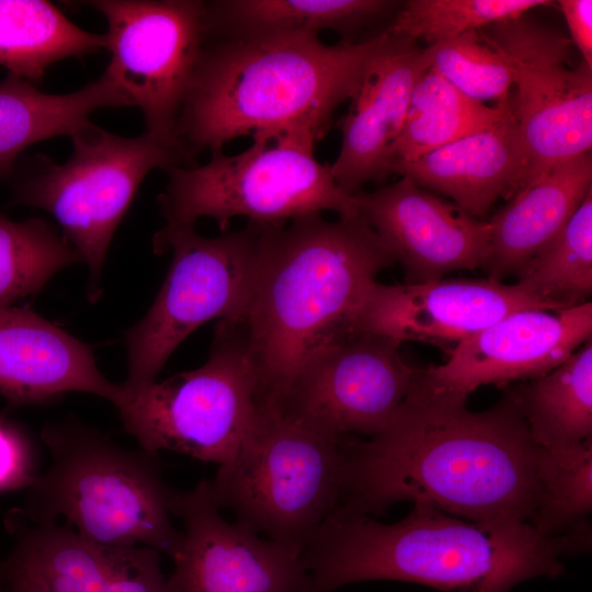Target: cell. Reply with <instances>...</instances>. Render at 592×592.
<instances>
[{
  "mask_svg": "<svg viewBox=\"0 0 592 592\" xmlns=\"http://www.w3.org/2000/svg\"><path fill=\"white\" fill-rule=\"evenodd\" d=\"M387 32L327 45L315 33L205 37L177 124L190 161L239 137L272 139L296 130L322 138L333 113L356 93Z\"/></svg>",
  "mask_w": 592,
  "mask_h": 592,
  "instance_id": "3957f363",
  "label": "cell"
},
{
  "mask_svg": "<svg viewBox=\"0 0 592 592\" xmlns=\"http://www.w3.org/2000/svg\"><path fill=\"white\" fill-rule=\"evenodd\" d=\"M479 32L513 70L512 113L527 159L523 186L565 160L590 153L592 68L574 60L570 38L526 14Z\"/></svg>",
  "mask_w": 592,
  "mask_h": 592,
  "instance_id": "8fae6325",
  "label": "cell"
},
{
  "mask_svg": "<svg viewBox=\"0 0 592 592\" xmlns=\"http://www.w3.org/2000/svg\"><path fill=\"white\" fill-rule=\"evenodd\" d=\"M511 394L537 446H561L591 437L592 340L559 366Z\"/></svg>",
  "mask_w": 592,
  "mask_h": 592,
  "instance_id": "4316f807",
  "label": "cell"
},
{
  "mask_svg": "<svg viewBox=\"0 0 592 592\" xmlns=\"http://www.w3.org/2000/svg\"><path fill=\"white\" fill-rule=\"evenodd\" d=\"M394 262L362 214L262 224L249 300L232 321L246 335L258 406L277 408L312 356L357 335L376 276Z\"/></svg>",
  "mask_w": 592,
  "mask_h": 592,
  "instance_id": "7a4b0ae2",
  "label": "cell"
},
{
  "mask_svg": "<svg viewBox=\"0 0 592 592\" xmlns=\"http://www.w3.org/2000/svg\"><path fill=\"white\" fill-rule=\"evenodd\" d=\"M107 47L106 34L84 31L43 0H0V66L33 84L48 67Z\"/></svg>",
  "mask_w": 592,
  "mask_h": 592,
  "instance_id": "484cf974",
  "label": "cell"
},
{
  "mask_svg": "<svg viewBox=\"0 0 592 592\" xmlns=\"http://www.w3.org/2000/svg\"><path fill=\"white\" fill-rule=\"evenodd\" d=\"M590 191V153L554 166L519 190L488 221L490 250L482 267L490 278L519 274L563 229Z\"/></svg>",
  "mask_w": 592,
  "mask_h": 592,
  "instance_id": "44dd1931",
  "label": "cell"
},
{
  "mask_svg": "<svg viewBox=\"0 0 592 592\" xmlns=\"http://www.w3.org/2000/svg\"><path fill=\"white\" fill-rule=\"evenodd\" d=\"M8 557L52 592H106L113 547L98 545L59 522H33L21 508L4 514Z\"/></svg>",
  "mask_w": 592,
  "mask_h": 592,
  "instance_id": "cb8c5ba5",
  "label": "cell"
},
{
  "mask_svg": "<svg viewBox=\"0 0 592 592\" xmlns=\"http://www.w3.org/2000/svg\"><path fill=\"white\" fill-rule=\"evenodd\" d=\"M398 2L389 0H220L205 1L208 37L260 33H315L329 30L353 37L388 16Z\"/></svg>",
  "mask_w": 592,
  "mask_h": 592,
  "instance_id": "603a6c76",
  "label": "cell"
},
{
  "mask_svg": "<svg viewBox=\"0 0 592 592\" xmlns=\"http://www.w3.org/2000/svg\"><path fill=\"white\" fill-rule=\"evenodd\" d=\"M525 149L512 111L487 129L467 135L395 170L422 189L446 195L474 217L524 185Z\"/></svg>",
  "mask_w": 592,
  "mask_h": 592,
  "instance_id": "ffe728a7",
  "label": "cell"
},
{
  "mask_svg": "<svg viewBox=\"0 0 592 592\" xmlns=\"http://www.w3.org/2000/svg\"><path fill=\"white\" fill-rule=\"evenodd\" d=\"M39 474L34 439L9 411H0V494L26 490Z\"/></svg>",
  "mask_w": 592,
  "mask_h": 592,
  "instance_id": "d6a6232c",
  "label": "cell"
},
{
  "mask_svg": "<svg viewBox=\"0 0 592 592\" xmlns=\"http://www.w3.org/2000/svg\"><path fill=\"white\" fill-rule=\"evenodd\" d=\"M570 33V41L581 59L592 68V1H558Z\"/></svg>",
  "mask_w": 592,
  "mask_h": 592,
  "instance_id": "e575fe53",
  "label": "cell"
},
{
  "mask_svg": "<svg viewBox=\"0 0 592 592\" xmlns=\"http://www.w3.org/2000/svg\"><path fill=\"white\" fill-rule=\"evenodd\" d=\"M0 592H52L8 556L0 559Z\"/></svg>",
  "mask_w": 592,
  "mask_h": 592,
  "instance_id": "d590c367",
  "label": "cell"
},
{
  "mask_svg": "<svg viewBox=\"0 0 592 592\" xmlns=\"http://www.w3.org/2000/svg\"><path fill=\"white\" fill-rule=\"evenodd\" d=\"M42 442L52 462L24 490L33 522H59L104 547L147 546L171 559L182 532L171 522L175 490L158 453L126 448L73 418L47 422Z\"/></svg>",
  "mask_w": 592,
  "mask_h": 592,
  "instance_id": "5b68a950",
  "label": "cell"
},
{
  "mask_svg": "<svg viewBox=\"0 0 592 592\" xmlns=\"http://www.w3.org/2000/svg\"><path fill=\"white\" fill-rule=\"evenodd\" d=\"M316 133L296 130L272 139L252 137L236 155L214 152L203 166L173 167L158 196L164 227L194 226L209 217L226 230L235 217L260 224L323 212L361 214L353 195L334 182L330 164L315 157Z\"/></svg>",
  "mask_w": 592,
  "mask_h": 592,
  "instance_id": "52a82bcc",
  "label": "cell"
},
{
  "mask_svg": "<svg viewBox=\"0 0 592 592\" xmlns=\"http://www.w3.org/2000/svg\"><path fill=\"white\" fill-rule=\"evenodd\" d=\"M423 56L428 67L475 101L496 100L498 104L511 96L513 70L479 30L429 45Z\"/></svg>",
  "mask_w": 592,
  "mask_h": 592,
  "instance_id": "1f68e13d",
  "label": "cell"
},
{
  "mask_svg": "<svg viewBox=\"0 0 592 592\" xmlns=\"http://www.w3.org/2000/svg\"><path fill=\"white\" fill-rule=\"evenodd\" d=\"M72 151L61 164L38 155L23 161L11 204L44 209L89 267L88 296L101 294V275L112 238L145 177L153 169L191 167L185 157L149 133L123 137L95 126L71 136Z\"/></svg>",
  "mask_w": 592,
  "mask_h": 592,
  "instance_id": "ba28073f",
  "label": "cell"
},
{
  "mask_svg": "<svg viewBox=\"0 0 592 592\" xmlns=\"http://www.w3.org/2000/svg\"><path fill=\"white\" fill-rule=\"evenodd\" d=\"M553 310L517 284L494 278L436 280L417 284L376 282L357 318L356 334H377L399 342L457 345L519 310Z\"/></svg>",
  "mask_w": 592,
  "mask_h": 592,
  "instance_id": "e0dca14e",
  "label": "cell"
},
{
  "mask_svg": "<svg viewBox=\"0 0 592 592\" xmlns=\"http://www.w3.org/2000/svg\"><path fill=\"white\" fill-rule=\"evenodd\" d=\"M79 252L39 217L14 221L0 214V305L38 293Z\"/></svg>",
  "mask_w": 592,
  "mask_h": 592,
  "instance_id": "f1b7e54d",
  "label": "cell"
},
{
  "mask_svg": "<svg viewBox=\"0 0 592 592\" xmlns=\"http://www.w3.org/2000/svg\"><path fill=\"white\" fill-rule=\"evenodd\" d=\"M516 284L553 310L588 301L592 293V191L556 238L519 273Z\"/></svg>",
  "mask_w": 592,
  "mask_h": 592,
  "instance_id": "83f0119b",
  "label": "cell"
},
{
  "mask_svg": "<svg viewBox=\"0 0 592 592\" xmlns=\"http://www.w3.org/2000/svg\"><path fill=\"white\" fill-rule=\"evenodd\" d=\"M132 105L104 72L71 93L48 94L13 75L0 82V179L13 173L29 146L55 136H71L102 107Z\"/></svg>",
  "mask_w": 592,
  "mask_h": 592,
  "instance_id": "7402d4cb",
  "label": "cell"
},
{
  "mask_svg": "<svg viewBox=\"0 0 592 592\" xmlns=\"http://www.w3.org/2000/svg\"><path fill=\"white\" fill-rule=\"evenodd\" d=\"M414 41L387 38L369 60L349 111L337 122L342 140L330 171L337 185L354 195L388 175L418 76L426 69Z\"/></svg>",
  "mask_w": 592,
  "mask_h": 592,
  "instance_id": "ac0fdd59",
  "label": "cell"
},
{
  "mask_svg": "<svg viewBox=\"0 0 592 592\" xmlns=\"http://www.w3.org/2000/svg\"><path fill=\"white\" fill-rule=\"evenodd\" d=\"M344 440L258 406L239 449L208 480L212 499L236 522L301 554L341 501Z\"/></svg>",
  "mask_w": 592,
  "mask_h": 592,
  "instance_id": "8992f818",
  "label": "cell"
},
{
  "mask_svg": "<svg viewBox=\"0 0 592 592\" xmlns=\"http://www.w3.org/2000/svg\"><path fill=\"white\" fill-rule=\"evenodd\" d=\"M160 555L147 546L114 547L106 592H172Z\"/></svg>",
  "mask_w": 592,
  "mask_h": 592,
  "instance_id": "836d02e7",
  "label": "cell"
},
{
  "mask_svg": "<svg viewBox=\"0 0 592 592\" xmlns=\"http://www.w3.org/2000/svg\"><path fill=\"white\" fill-rule=\"evenodd\" d=\"M419 371V369H418ZM418 380L389 424L368 441L345 436L338 506L383 513L410 500L478 523H530L536 452L511 391L486 411Z\"/></svg>",
  "mask_w": 592,
  "mask_h": 592,
  "instance_id": "6da1fadb",
  "label": "cell"
},
{
  "mask_svg": "<svg viewBox=\"0 0 592 592\" xmlns=\"http://www.w3.org/2000/svg\"><path fill=\"white\" fill-rule=\"evenodd\" d=\"M592 335V304L514 311L448 350L442 365L419 369L428 389L467 398L485 385L539 377Z\"/></svg>",
  "mask_w": 592,
  "mask_h": 592,
  "instance_id": "9a60e30c",
  "label": "cell"
},
{
  "mask_svg": "<svg viewBox=\"0 0 592 592\" xmlns=\"http://www.w3.org/2000/svg\"><path fill=\"white\" fill-rule=\"evenodd\" d=\"M68 392L114 405L122 386L98 368L90 345L27 306L0 305V395L13 408L47 405Z\"/></svg>",
  "mask_w": 592,
  "mask_h": 592,
  "instance_id": "d6986e66",
  "label": "cell"
},
{
  "mask_svg": "<svg viewBox=\"0 0 592 592\" xmlns=\"http://www.w3.org/2000/svg\"><path fill=\"white\" fill-rule=\"evenodd\" d=\"M511 111V96L489 106L468 98L428 67L413 84L389 173L459 138L492 127Z\"/></svg>",
  "mask_w": 592,
  "mask_h": 592,
  "instance_id": "d4e9b609",
  "label": "cell"
},
{
  "mask_svg": "<svg viewBox=\"0 0 592 592\" xmlns=\"http://www.w3.org/2000/svg\"><path fill=\"white\" fill-rule=\"evenodd\" d=\"M537 502L532 525L544 536L579 525L592 510V439L536 452Z\"/></svg>",
  "mask_w": 592,
  "mask_h": 592,
  "instance_id": "f546056e",
  "label": "cell"
},
{
  "mask_svg": "<svg viewBox=\"0 0 592 592\" xmlns=\"http://www.w3.org/2000/svg\"><path fill=\"white\" fill-rule=\"evenodd\" d=\"M208 480L174 493L172 514L184 525L168 578L172 592H309L301 554L226 521Z\"/></svg>",
  "mask_w": 592,
  "mask_h": 592,
  "instance_id": "5bb4252c",
  "label": "cell"
},
{
  "mask_svg": "<svg viewBox=\"0 0 592 592\" xmlns=\"http://www.w3.org/2000/svg\"><path fill=\"white\" fill-rule=\"evenodd\" d=\"M84 4L107 22L111 60L104 72L141 110L147 133L184 156L177 124L205 43V1L95 0Z\"/></svg>",
  "mask_w": 592,
  "mask_h": 592,
  "instance_id": "7c38bea8",
  "label": "cell"
},
{
  "mask_svg": "<svg viewBox=\"0 0 592 592\" xmlns=\"http://www.w3.org/2000/svg\"><path fill=\"white\" fill-rule=\"evenodd\" d=\"M207 361L137 387L123 383L114 407L124 430L149 452L228 463L255 422V375L237 322L218 320Z\"/></svg>",
  "mask_w": 592,
  "mask_h": 592,
  "instance_id": "9c48e42d",
  "label": "cell"
},
{
  "mask_svg": "<svg viewBox=\"0 0 592 592\" xmlns=\"http://www.w3.org/2000/svg\"><path fill=\"white\" fill-rule=\"evenodd\" d=\"M353 196L380 242L402 265L407 284L482 267L488 260L489 224L406 177Z\"/></svg>",
  "mask_w": 592,
  "mask_h": 592,
  "instance_id": "2e32d148",
  "label": "cell"
},
{
  "mask_svg": "<svg viewBox=\"0 0 592 592\" xmlns=\"http://www.w3.org/2000/svg\"><path fill=\"white\" fill-rule=\"evenodd\" d=\"M401 342L357 334L312 356L295 375L277 409L321 433L374 436L409 396L418 373L400 355Z\"/></svg>",
  "mask_w": 592,
  "mask_h": 592,
  "instance_id": "4fadbf2b",
  "label": "cell"
},
{
  "mask_svg": "<svg viewBox=\"0 0 592 592\" xmlns=\"http://www.w3.org/2000/svg\"><path fill=\"white\" fill-rule=\"evenodd\" d=\"M547 5L554 4L547 0H409L385 31L432 45Z\"/></svg>",
  "mask_w": 592,
  "mask_h": 592,
  "instance_id": "4dcf8cb0",
  "label": "cell"
},
{
  "mask_svg": "<svg viewBox=\"0 0 592 592\" xmlns=\"http://www.w3.org/2000/svg\"><path fill=\"white\" fill-rule=\"evenodd\" d=\"M262 224L248 221L216 237L194 226L163 227L153 251L172 252L166 280L151 307L125 334L127 387L155 382L178 345L203 323L238 321L249 300Z\"/></svg>",
  "mask_w": 592,
  "mask_h": 592,
  "instance_id": "30bf717a",
  "label": "cell"
},
{
  "mask_svg": "<svg viewBox=\"0 0 592 592\" xmlns=\"http://www.w3.org/2000/svg\"><path fill=\"white\" fill-rule=\"evenodd\" d=\"M580 531L544 536L530 523H478L414 503L400 522L337 506L301 553L309 592L397 580L443 592H510L517 583L563 571L560 556Z\"/></svg>",
  "mask_w": 592,
  "mask_h": 592,
  "instance_id": "277c9868",
  "label": "cell"
}]
</instances>
